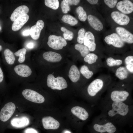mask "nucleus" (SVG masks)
<instances>
[{"mask_svg": "<svg viewBox=\"0 0 133 133\" xmlns=\"http://www.w3.org/2000/svg\"><path fill=\"white\" fill-rule=\"evenodd\" d=\"M87 1L92 4H96L98 1V0H87Z\"/></svg>", "mask_w": 133, "mask_h": 133, "instance_id": "nucleus-45", "label": "nucleus"}, {"mask_svg": "<svg viewBox=\"0 0 133 133\" xmlns=\"http://www.w3.org/2000/svg\"><path fill=\"white\" fill-rule=\"evenodd\" d=\"M115 74L116 76L119 79L123 80L127 77L128 73L127 69L125 67L121 66L117 69Z\"/></svg>", "mask_w": 133, "mask_h": 133, "instance_id": "nucleus-25", "label": "nucleus"}, {"mask_svg": "<svg viewBox=\"0 0 133 133\" xmlns=\"http://www.w3.org/2000/svg\"><path fill=\"white\" fill-rule=\"evenodd\" d=\"M85 31L83 28L80 29L78 33L77 41L80 44H82L83 43Z\"/></svg>", "mask_w": 133, "mask_h": 133, "instance_id": "nucleus-35", "label": "nucleus"}, {"mask_svg": "<svg viewBox=\"0 0 133 133\" xmlns=\"http://www.w3.org/2000/svg\"><path fill=\"white\" fill-rule=\"evenodd\" d=\"M69 5H76L79 4L80 1L79 0H67Z\"/></svg>", "mask_w": 133, "mask_h": 133, "instance_id": "nucleus-39", "label": "nucleus"}, {"mask_svg": "<svg viewBox=\"0 0 133 133\" xmlns=\"http://www.w3.org/2000/svg\"><path fill=\"white\" fill-rule=\"evenodd\" d=\"M29 119L25 116L14 118L11 121V125L17 128H21L27 126L29 123Z\"/></svg>", "mask_w": 133, "mask_h": 133, "instance_id": "nucleus-20", "label": "nucleus"}, {"mask_svg": "<svg viewBox=\"0 0 133 133\" xmlns=\"http://www.w3.org/2000/svg\"><path fill=\"white\" fill-rule=\"evenodd\" d=\"M80 76V73L77 66L74 65L72 66L68 73L70 80L73 82H76L79 80Z\"/></svg>", "mask_w": 133, "mask_h": 133, "instance_id": "nucleus-23", "label": "nucleus"}, {"mask_svg": "<svg viewBox=\"0 0 133 133\" xmlns=\"http://www.w3.org/2000/svg\"><path fill=\"white\" fill-rule=\"evenodd\" d=\"M105 3L109 7L111 8H113L116 5L117 0H104Z\"/></svg>", "mask_w": 133, "mask_h": 133, "instance_id": "nucleus-36", "label": "nucleus"}, {"mask_svg": "<svg viewBox=\"0 0 133 133\" xmlns=\"http://www.w3.org/2000/svg\"><path fill=\"white\" fill-rule=\"evenodd\" d=\"M66 40L61 36L51 35L48 37L47 44L50 48L56 50H61L67 44Z\"/></svg>", "mask_w": 133, "mask_h": 133, "instance_id": "nucleus-3", "label": "nucleus"}, {"mask_svg": "<svg viewBox=\"0 0 133 133\" xmlns=\"http://www.w3.org/2000/svg\"><path fill=\"white\" fill-rule=\"evenodd\" d=\"M84 11L83 8L81 6L78 7L76 9V12L78 15L80 13L83 12Z\"/></svg>", "mask_w": 133, "mask_h": 133, "instance_id": "nucleus-41", "label": "nucleus"}, {"mask_svg": "<svg viewBox=\"0 0 133 133\" xmlns=\"http://www.w3.org/2000/svg\"><path fill=\"white\" fill-rule=\"evenodd\" d=\"M45 4L47 7L53 10H56L59 6V2L58 0H45Z\"/></svg>", "mask_w": 133, "mask_h": 133, "instance_id": "nucleus-31", "label": "nucleus"}, {"mask_svg": "<svg viewBox=\"0 0 133 133\" xmlns=\"http://www.w3.org/2000/svg\"><path fill=\"white\" fill-rule=\"evenodd\" d=\"M34 45L32 42L29 43L27 45V47L30 49H32L34 47Z\"/></svg>", "mask_w": 133, "mask_h": 133, "instance_id": "nucleus-46", "label": "nucleus"}, {"mask_svg": "<svg viewBox=\"0 0 133 133\" xmlns=\"http://www.w3.org/2000/svg\"><path fill=\"white\" fill-rule=\"evenodd\" d=\"M125 62L126 65H133V56H127L125 60Z\"/></svg>", "mask_w": 133, "mask_h": 133, "instance_id": "nucleus-38", "label": "nucleus"}, {"mask_svg": "<svg viewBox=\"0 0 133 133\" xmlns=\"http://www.w3.org/2000/svg\"><path fill=\"white\" fill-rule=\"evenodd\" d=\"M93 128L95 131L100 133H114L116 130L115 126L111 122H108L103 124H95Z\"/></svg>", "mask_w": 133, "mask_h": 133, "instance_id": "nucleus-8", "label": "nucleus"}, {"mask_svg": "<svg viewBox=\"0 0 133 133\" xmlns=\"http://www.w3.org/2000/svg\"><path fill=\"white\" fill-rule=\"evenodd\" d=\"M16 108L15 104L12 102L6 104L0 110V120L3 122L8 120L14 112Z\"/></svg>", "mask_w": 133, "mask_h": 133, "instance_id": "nucleus-5", "label": "nucleus"}, {"mask_svg": "<svg viewBox=\"0 0 133 133\" xmlns=\"http://www.w3.org/2000/svg\"><path fill=\"white\" fill-rule=\"evenodd\" d=\"M61 7L62 12L65 14L67 13L70 10L69 4L67 0H63L61 2Z\"/></svg>", "mask_w": 133, "mask_h": 133, "instance_id": "nucleus-34", "label": "nucleus"}, {"mask_svg": "<svg viewBox=\"0 0 133 133\" xmlns=\"http://www.w3.org/2000/svg\"><path fill=\"white\" fill-rule=\"evenodd\" d=\"M42 122L44 128L46 129L55 130L60 126L59 122L50 116L43 117L42 119Z\"/></svg>", "mask_w": 133, "mask_h": 133, "instance_id": "nucleus-11", "label": "nucleus"}, {"mask_svg": "<svg viewBox=\"0 0 133 133\" xmlns=\"http://www.w3.org/2000/svg\"><path fill=\"white\" fill-rule=\"evenodd\" d=\"M84 45L87 47L90 51H94L96 47L94 35L91 32L88 31L85 33L83 43Z\"/></svg>", "mask_w": 133, "mask_h": 133, "instance_id": "nucleus-14", "label": "nucleus"}, {"mask_svg": "<svg viewBox=\"0 0 133 133\" xmlns=\"http://www.w3.org/2000/svg\"><path fill=\"white\" fill-rule=\"evenodd\" d=\"M30 34V30H27L24 31L22 33V34L24 36H27Z\"/></svg>", "mask_w": 133, "mask_h": 133, "instance_id": "nucleus-44", "label": "nucleus"}, {"mask_svg": "<svg viewBox=\"0 0 133 133\" xmlns=\"http://www.w3.org/2000/svg\"><path fill=\"white\" fill-rule=\"evenodd\" d=\"M112 107L108 112V115L111 117L117 115L125 116L129 111L128 105L123 102H114L112 104Z\"/></svg>", "mask_w": 133, "mask_h": 133, "instance_id": "nucleus-2", "label": "nucleus"}, {"mask_svg": "<svg viewBox=\"0 0 133 133\" xmlns=\"http://www.w3.org/2000/svg\"><path fill=\"white\" fill-rule=\"evenodd\" d=\"M126 68L129 71L133 73V65H128L126 66Z\"/></svg>", "mask_w": 133, "mask_h": 133, "instance_id": "nucleus-42", "label": "nucleus"}, {"mask_svg": "<svg viewBox=\"0 0 133 133\" xmlns=\"http://www.w3.org/2000/svg\"><path fill=\"white\" fill-rule=\"evenodd\" d=\"M4 54L6 62L10 65L13 64L15 61V58L13 52L8 49H5Z\"/></svg>", "mask_w": 133, "mask_h": 133, "instance_id": "nucleus-24", "label": "nucleus"}, {"mask_svg": "<svg viewBox=\"0 0 133 133\" xmlns=\"http://www.w3.org/2000/svg\"><path fill=\"white\" fill-rule=\"evenodd\" d=\"M29 16L27 14L24 15L16 19L12 26V30L17 31L20 29L29 20Z\"/></svg>", "mask_w": 133, "mask_h": 133, "instance_id": "nucleus-18", "label": "nucleus"}, {"mask_svg": "<svg viewBox=\"0 0 133 133\" xmlns=\"http://www.w3.org/2000/svg\"><path fill=\"white\" fill-rule=\"evenodd\" d=\"M116 7L121 13L125 14H130L133 11V3L129 0L119 1L116 4Z\"/></svg>", "mask_w": 133, "mask_h": 133, "instance_id": "nucleus-10", "label": "nucleus"}, {"mask_svg": "<svg viewBox=\"0 0 133 133\" xmlns=\"http://www.w3.org/2000/svg\"><path fill=\"white\" fill-rule=\"evenodd\" d=\"M72 113L80 119L82 120L87 119L89 117V114L83 108L79 106H75L71 109Z\"/></svg>", "mask_w": 133, "mask_h": 133, "instance_id": "nucleus-17", "label": "nucleus"}, {"mask_svg": "<svg viewBox=\"0 0 133 133\" xmlns=\"http://www.w3.org/2000/svg\"><path fill=\"white\" fill-rule=\"evenodd\" d=\"M106 62L107 65L110 67L119 66L121 65L122 63V61L121 60H115L111 57L108 58L106 60Z\"/></svg>", "mask_w": 133, "mask_h": 133, "instance_id": "nucleus-32", "label": "nucleus"}, {"mask_svg": "<svg viewBox=\"0 0 133 133\" xmlns=\"http://www.w3.org/2000/svg\"><path fill=\"white\" fill-rule=\"evenodd\" d=\"M116 31L118 35L124 41L129 44L133 43V35L125 29L121 27H117Z\"/></svg>", "mask_w": 133, "mask_h": 133, "instance_id": "nucleus-12", "label": "nucleus"}, {"mask_svg": "<svg viewBox=\"0 0 133 133\" xmlns=\"http://www.w3.org/2000/svg\"><path fill=\"white\" fill-rule=\"evenodd\" d=\"M62 20L64 22L69 24L71 26L77 24L78 22V20L72 16L65 15L62 17Z\"/></svg>", "mask_w": 133, "mask_h": 133, "instance_id": "nucleus-26", "label": "nucleus"}, {"mask_svg": "<svg viewBox=\"0 0 133 133\" xmlns=\"http://www.w3.org/2000/svg\"><path fill=\"white\" fill-rule=\"evenodd\" d=\"M2 49V46L0 45V51Z\"/></svg>", "mask_w": 133, "mask_h": 133, "instance_id": "nucleus-48", "label": "nucleus"}, {"mask_svg": "<svg viewBox=\"0 0 133 133\" xmlns=\"http://www.w3.org/2000/svg\"><path fill=\"white\" fill-rule=\"evenodd\" d=\"M75 49L78 51L80 53L81 56L84 57L89 53L90 51L88 48L84 45L80 44H76L75 46Z\"/></svg>", "mask_w": 133, "mask_h": 133, "instance_id": "nucleus-27", "label": "nucleus"}, {"mask_svg": "<svg viewBox=\"0 0 133 133\" xmlns=\"http://www.w3.org/2000/svg\"><path fill=\"white\" fill-rule=\"evenodd\" d=\"M47 85L53 90H61L66 88L67 84L65 80L62 77L55 78L52 74H49L47 77Z\"/></svg>", "mask_w": 133, "mask_h": 133, "instance_id": "nucleus-1", "label": "nucleus"}, {"mask_svg": "<svg viewBox=\"0 0 133 133\" xmlns=\"http://www.w3.org/2000/svg\"><path fill=\"white\" fill-rule=\"evenodd\" d=\"M78 15V18L80 21H85L86 19L87 14L84 10L83 12L80 13Z\"/></svg>", "mask_w": 133, "mask_h": 133, "instance_id": "nucleus-37", "label": "nucleus"}, {"mask_svg": "<svg viewBox=\"0 0 133 133\" xmlns=\"http://www.w3.org/2000/svg\"><path fill=\"white\" fill-rule=\"evenodd\" d=\"M80 71L83 76L87 79L90 78L94 74L93 72L90 71L88 67L85 65H83L81 67Z\"/></svg>", "mask_w": 133, "mask_h": 133, "instance_id": "nucleus-28", "label": "nucleus"}, {"mask_svg": "<svg viewBox=\"0 0 133 133\" xmlns=\"http://www.w3.org/2000/svg\"><path fill=\"white\" fill-rule=\"evenodd\" d=\"M15 73L18 75L22 77L29 76L32 73L31 68L27 65L20 64L16 66L14 68Z\"/></svg>", "mask_w": 133, "mask_h": 133, "instance_id": "nucleus-13", "label": "nucleus"}, {"mask_svg": "<svg viewBox=\"0 0 133 133\" xmlns=\"http://www.w3.org/2000/svg\"><path fill=\"white\" fill-rule=\"evenodd\" d=\"M63 133H71L68 130L64 131Z\"/></svg>", "mask_w": 133, "mask_h": 133, "instance_id": "nucleus-47", "label": "nucleus"}, {"mask_svg": "<svg viewBox=\"0 0 133 133\" xmlns=\"http://www.w3.org/2000/svg\"><path fill=\"white\" fill-rule=\"evenodd\" d=\"M29 10L28 8L26 5H22L18 6L14 10L11 15V20L14 21L18 17L27 14Z\"/></svg>", "mask_w": 133, "mask_h": 133, "instance_id": "nucleus-19", "label": "nucleus"}, {"mask_svg": "<svg viewBox=\"0 0 133 133\" xmlns=\"http://www.w3.org/2000/svg\"><path fill=\"white\" fill-rule=\"evenodd\" d=\"M26 52V49L25 48H23L15 52L14 55L15 56H19L18 61L19 63H21L24 62L25 60V55Z\"/></svg>", "mask_w": 133, "mask_h": 133, "instance_id": "nucleus-29", "label": "nucleus"}, {"mask_svg": "<svg viewBox=\"0 0 133 133\" xmlns=\"http://www.w3.org/2000/svg\"><path fill=\"white\" fill-rule=\"evenodd\" d=\"M98 58V56L95 54L89 53L84 57V60L89 64H91L96 62Z\"/></svg>", "mask_w": 133, "mask_h": 133, "instance_id": "nucleus-30", "label": "nucleus"}, {"mask_svg": "<svg viewBox=\"0 0 133 133\" xmlns=\"http://www.w3.org/2000/svg\"><path fill=\"white\" fill-rule=\"evenodd\" d=\"M44 25V21L42 20H38L36 24L32 26L30 29V35L33 39L36 40L39 37L41 32Z\"/></svg>", "mask_w": 133, "mask_h": 133, "instance_id": "nucleus-16", "label": "nucleus"}, {"mask_svg": "<svg viewBox=\"0 0 133 133\" xmlns=\"http://www.w3.org/2000/svg\"><path fill=\"white\" fill-rule=\"evenodd\" d=\"M129 92L124 90H114L112 91L111 94V100L114 102H123L125 101L129 96Z\"/></svg>", "mask_w": 133, "mask_h": 133, "instance_id": "nucleus-15", "label": "nucleus"}, {"mask_svg": "<svg viewBox=\"0 0 133 133\" xmlns=\"http://www.w3.org/2000/svg\"><path fill=\"white\" fill-rule=\"evenodd\" d=\"M104 40L108 44L112 45L116 48H121L124 45V42L116 33H113L106 36Z\"/></svg>", "mask_w": 133, "mask_h": 133, "instance_id": "nucleus-6", "label": "nucleus"}, {"mask_svg": "<svg viewBox=\"0 0 133 133\" xmlns=\"http://www.w3.org/2000/svg\"><path fill=\"white\" fill-rule=\"evenodd\" d=\"M42 56L45 60L49 62H58L62 59L60 54L51 51L45 52L43 53Z\"/></svg>", "mask_w": 133, "mask_h": 133, "instance_id": "nucleus-22", "label": "nucleus"}, {"mask_svg": "<svg viewBox=\"0 0 133 133\" xmlns=\"http://www.w3.org/2000/svg\"><path fill=\"white\" fill-rule=\"evenodd\" d=\"M0 29H1V28H0Z\"/></svg>", "mask_w": 133, "mask_h": 133, "instance_id": "nucleus-49", "label": "nucleus"}, {"mask_svg": "<svg viewBox=\"0 0 133 133\" xmlns=\"http://www.w3.org/2000/svg\"><path fill=\"white\" fill-rule=\"evenodd\" d=\"M61 30L64 33H63V36L65 39L71 40L72 39L73 33L72 32L67 30L63 27L61 28Z\"/></svg>", "mask_w": 133, "mask_h": 133, "instance_id": "nucleus-33", "label": "nucleus"}, {"mask_svg": "<svg viewBox=\"0 0 133 133\" xmlns=\"http://www.w3.org/2000/svg\"><path fill=\"white\" fill-rule=\"evenodd\" d=\"M24 98L27 100L32 102L41 103L45 101L44 97L42 95L33 90L26 89L22 92Z\"/></svg>", "mask_w": 133, "mask_h": 133, "instance_id": "nucleus-4", "label": "nucleus"}, {"mask_svg": "<svg viewBox=\"0 0 133 133\" xmlns=\"http://www.w3.org/2000/svg\"><path fill=\"white\" fill-rule=\"evenodd\" d=\"M111 15L114 21L120 25H127L129 23L130 21V18L128 16L118 11L113 12L111 13Z\"/></svg>", "mask_w": 133, "mask_h": 133, "instance_id": "nucleus-9", "label": "nucleus"}, {"mask_svg": "<svg viewBox=\"0 0 133 133\" xmlns=\"http://www.w3.org/2000/svg\"><path fill=\"white\" fill-rule=\"evenodd\" d=\"M103 82L101 79H97L92 82L88 86L87 91L89 95L91 96H95L102 89Z\"/></svg>", "mask_w": 133, "mask_h": 133, "instance_id": "nucleus-7", "label": "nucleus"}, {"mask_svg": "<svg viewBox=\"0 0 133 133\" xmlns=\"http://www.w3.org/2000/svg\"><path fill=\"white\" fill-rule=\"evenodd\" d=\"M25 133H38L35 130L32 128H28L25 131Z\"/></svg>", "mask_w": 133, "mask_h": 133, "instance_id": "nucleus-40", "label": "nucleus"}, {"mask_svg": "<svg viewBox=\"0 0 133 133\" xmlns=\"http://www.w3.org/2000/svg\"><path fill=\"white\" fill-rule=\"evenodd\" d=\"M4 78L3 72L0 66V83L3 81Z\"/></svg>", "mask_w": 133, "mask_h": 133, "instance_id": "nucleus-43", "label": "nucleus"}, {"mask_svg": "<svg viewBox=\"0 0 133 133\" xmlns=\"http://www.w3.org/2000/svg\"><path fill=\"white\" fill-rule=\"evenodd\" d=\"M87 19L90 25L95 30L100 31L103 29V26L102 23L95 16L89 15L87 17Z\"/></svg>", "mask_w": 133, "mask_h": 133, "instance_id": "nucleus-21", "label": "nucleus"}]
</instances>
